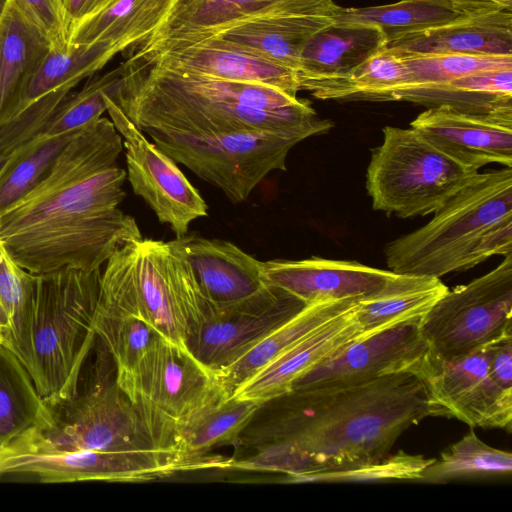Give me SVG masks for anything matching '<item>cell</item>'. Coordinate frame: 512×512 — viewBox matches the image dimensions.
<instances>
[{
	"mask_svg": "<svg viewBox=\"0 0 512 512\" xmlns=\"http://www.w3.org/2000/svg\"><path fill=\"white\" fill-rule=\"evenodd\" d=\"M331 17H299L254 21L215 37L241 52L284 67L296 74L306 42L333 23Z\"/></svg>",
	"mask_w": 512,
	"mask_h": 512,
	"instance_id": "4dcf8cb0",
	"label": "cell"
},
{
	"mask_svg": "<svg viewBox=\"0 0 512 512\" xmlns=\"http://www.w3.org/2000/svg\"><path fill=\"white\" fill-rule=\"evenodd\" d=\"M118 53L120 52L114 45L104 41L67 42L60 47L51 46L25 84L18 104L8 120L52 91L64 86L74 88L80 81L101 70Z\"/></svg>",
	"mask_w": 512,
	"mask_h": 512,
	"instance_id": "1f68e13d",
	"label": "cell"
},
{
	"mask_svg": "<svg viewBox=\"0 0 512 512\" xmlns=\"http://www.w3.org/2000/svg\"><path fill=\"white\" fill-rule=\"evenodd\" d=\"M111 0H59L67 31L75 22L95 13Z\"/></svg>",
	"mask_w": 512,
	"mask_h": 512,
	"instance_id": "7dc6e473",
	"label": "cell"
},
{
	"mask_svg": "<svg viewBox=\"0 0 512 512\" xmlns=\"http://www.w3.org/2000/svg\"><path fill=\"white\" fill-rule=\"evenodd\" d=\"M386 47L394 54L512 56V8L407 34Z\"/></svg>",
	"mask_w": 512,
	"mask_h": 512,
	"instance_id": "cb8c5ba5",
	"label": "cell"
},
{
	"mask_svg": "<svg viewBox=\"0 0 512 512\" xmlns=\"http://www.w3.org/2000/svg\"><path fill=\"white\" fill-rule=\"evenodd\" d=\"M124 76L122 62L112 70L93 77L77 93L68 94L47 123L43 135L54 136L83 128L107 111V99L117 94Z\"/></svg>",
	"mask_w": 512,
	"mask_h": 512,
	"instance_id": "f35d334b",
	"label": "cell"
},
{
	"mask_svg": "<svg viewBox=\"0 0 512 512\" xmlns=\"http://www.w3.org/2000/svg\"><path fill=\"white\" fill-rule=\"evenodd\" d=\"M506 8L512 7L491 0H400L361 8L339 6L333 20L335 23L378 27L388 44L407 34Z\"/></svg>",
	"mask_w": 512,
	"mask_h": 512,
	"instance_id": "d4e9b609",
	"label": "cell"
},
{
	"mask_svg": "<svg viewBox=\"0 0 512 512\" xmlns=\"http://www.w3.org/2000/svg\"><path fill=\"white\" fill-rule=\"evenodd\" d=\"M512 254V167L478 172L424 226L384 248L398 274L442 276Z\"/></svg>",
	"mask_w": 512,
	"mask_h": 512,
	"instance_id": "277c9868",
	"label": "cell"
},
{
	"mask_svg": "<svg viewBox=\"0 0 512 512\" xmlns=\"http://www.w3.org/2000/svg\"><path fill=\"white\" fill-rule=\"evenodd\" d=\"M359 301L261 368L232 395L262 406L290 393L301 376L367 334L356 318Z\"/></svg>",
	"mask_w": 512,
	"mask_h": 512,
	"instance_id": "ffe728a7",
	"label": "cell"
},
{
	"mask_svg": "<svg viewBox=\"0 0 512 512\" xmlns=\"http://www.w3.org/2000/svg\"><path fill=\"white\" fill-rule=\"evenodd\" d=\"M101 273L66 268L34 275L25 325L13 353L50 409L78 393L83 365L97 338Z\"/></svg>",
	"mask_w": 512,
	"mask_h": 512,
	"instance_id": "5b68a950",
	"label": "cell"
},
{
	"mask_svg": "<svg viewBox=\"0 0 512 512\" xmlns=\"http://www.w3.org/2000/svg\"><path fill=\"white\" fill-rule=\"evenodd\" d=\"M428 353L455 360L512 334V254L468 284L448 289L422 316Z\"/></svg>",
	"mask_w": 512,
	"mask_h": 512,
	"instance_id": "30bf717a",
	"label": "cell"
},
{
	"mask_svg": "<svg viewBox=\"0 0 512 512\" xmlns=\"http://www.w3.org/2000/svg\"><path fill=\"white\" fill-rule=\"evenodd\" d=\"M126 51L174 72L265 85L294 97L300 91L294 72L236 50L218 38L149 53Z\"/></svg>",
	"mask_w": 512,
	"mask_h": 512,
	"instance_id": "44dd1931",
	"label": "cell"
},
{
	"mask_svg": "<svg viewBox=\"0 0 512 512\" xmlns=\"http://www.w3.org/2000/svg\"><path fill=\"white\" fill-rule=\"evenodd\" d=\"M218 384L215 372L187 345L161 337L132 377L118 386L137 407L154 445L177 452L173 446L176 423Z\"/></svg>",
	"mask_w": 512,
	"mask_h": 512,
	"instance_id": "7c38bea8",
	"label": "cell"
},
{
	"mask_svg": "<svg viewBox=\"0 0 512 512\" xmlns=\"http://www.w3.org/2000/svg\"><path fill=\"white\" fill-rule=\"evenodd\" d=\"M486 349L491 377L501 388L512 391V334L488 344Z\"/></svg>",
	"mask_w": 512,
	"mask_h": 512,
	"instance_id": "bcb514c9",
	"label": "cell"
},
{
	"mask_svg": "<svg viewBox=\"0 0 512 512\" xmlns=\"http://www.w3.org/2000/svg\"><path fill=\"white\" fill-rule=\"evenodd\" d=\"M491 1L497 2L504 6L512 7V0H491Z\"/></svg>",
	"mask_w": 512,
	"mask_h": 512,
	"instance_id": "c3c4849f",
	"label": "cell"
},
{
	"mask_svg": "<svg viewBox=\"0 0 512 512\" xmlns=\"http://www.w3.org/2000/svg\"><path fill=\"white\" fill-rule=\"evenodd\" d=\"M394 101L427 108L447 105L475 114L512 110V69L476 72L438 84L406 87L395 93Z\"/></svg>",
	"mask_w": 512,
	"mask_h": 512,
	"instance_id": "f1b7e54d",
	"label": "cell"
},
{
	"mask_svg": "<svg viewBox=\"0 0 512 512\" xmlns=\"http://www.w3.org/2000/svg\"><path fill=\"white\" fill-rule=\"evenodd\" d=\"M228 465L245 470L282 473L286 477L319 471L309 457L282 439H272L254 456Z\"/></svg>",
	"mask_w": 512,
	"mask_h": 512,
	"instance_id": "ee69618b",
	"label": "cell"
},
{
	"mask_svg": "<svg viewBox=\"0 0 512 512\" xmlns=\"http://www.w3.org/2000/svg\"><path fill=\"white\" fill-rule=\"evenodd\" d=\"M175 241L190 264L203 295L212 303L241 300L266 284L263 261L232 242L188 234L175 238Z\"/></svg>",
	"mask_w": 512,
	"mask_h": 512,
	"instance_id": "7402d4cb",
	"label": "cell"
},
{
	"mask_svg": "<svg viewBox=\"0 0 512 512\" xmlns=\"http://www.w3.org/2000/svg\"><path fill=\"white\" fill-rule=\"evenodd\" d=\"M338 7L334 0H176L161 26L134 49L149 53L191 45L254 21L333 18Z\"/></svg>",
	"mask_w": 512,
	"mask_h": 512,
	"instance_id": "2e32d148",
	"label": "cell"
},
{
	"mask_svg": "<svg viewBox=\"0 0 512 512\" xmlns=\"http://www.w3.org/2000/svg\"><path fill=\"white\" fill-rule=\"evenodd\" d=\"M206 304L175 239L127 243L101 273L98 309L137 318L172 342L186 345Z\"/></svg>",
	"mask_w": 512,
	"mask_h": 512,
	"instance_id": "8992f818",
	"label": "cell"
},
{
	"mask_svg": "<svg viewBox=\"0 0 512 512\" xmlns=\"http://www.w3.org/2000/svg\"><path fill=\"white\" fill-rule=\"evenodd\" d=\"M387 45L382 31L363 24L331 23L306 42L296 72L300 90L341 78Z\"/></svg>",
	"mask_w": 512,
	"mask_h": 512,
	"instance_id": "484cf974",
	"label": "cell"
},
{
	"mask_svg": "<svg viewBox=\"0 0 512 512\" xmlns=\"http://www.w3.org/2000/svg\"><path fill=\"white\" fill-rule=\"evenodd\" d=\"M7 0H0V16L6 6Z\"/></svg>",
	"mask_w": 512,
	"mask_h": 512,
	"instance_id": "681fc988",
	"label": "cell"
},
{
	"mask_svg": "<svg viewBox=\"0 0 512 512\" xmlns=\"http://www.w3.org/2000/svg\"><path fill=\"white\" fill-rule=\"evenodd\" d=\"M72 88L64 86L44 95L0 126V167L13 151L42 134Z\"/></svg>",
	"mask_w": 512,
	"mask_h": 512,
	"instance_id": "7bdbcfd3",
	"label": "cell"
},
{
	"mask_svg": "<svg viewBox=\"0 0 512 512\" xmlns=\"http://www.w3.org/2000/svg\"><path fill=\"white\" fill-rule=\"evenodd\" d=\"M275 400L280 404L272 439L295 446L318 466L317 472L380 460L410 426L439 416L425 386L409 371L294 390Z\"/></svg>",
	"mask_w": 512,
	"mask_h": 512,
	"instance_id": "7a4b0ae2",
	"label": "cell"
},
{
	"mask_svg": "<svg viewBox=\"0 0 512 512\" xmlns=\"http://www.w3.org/2000/svg\"><path fill=\"white\" fill-rule=\"evenodd\" d=\"M434 460L422 455L398 451L384 458L353 467L324 470L298 476L285 477L288 483L307 482H372L392 480L419 481L423 470Z\"/></svg>",
	"mask_w": 512,
	"mask_h": 512,
	"instance_id": "b9f144b4",
	"label": "cell"
},
{
	"mask_svg": "<svg viewBox=\"0 0 512 512\" xmlns=\"http://www.w3.org/2000/svg\"><path fill=\"white\" fill-rule=\"evenodd\" d=\"M176 0H111L75 22L69 43L109 42L120 53L145 42L167 19Z\"/></svg>",
	"mask_w": 512,
	"mask_h": 512,
	"instance_id": "83f0119b",
	"label": "cell"
},
{
	"mask_svg": "<svg viewBox=\"0 0 512 512\" xmlns=\"http://www.w3.org/2000/svg\"><path fill=\"white\" fill-rule=\"evenodd\" d=\"M34 285V274L18 265L0 242V324L3 345L13 350L25 325Z\"/></svg>",
	"mask_w": 512,
	"mask_h": 512,
	"instance_id": "60d3db41",
	"label": "cell"
},
{
	"mask_svg": "<svg viewBox=\"0 0 512 512\" xmlns=\"http://www.w3.org/2000/svg\"><path fill=\"white\" fill-rule=\"evenodd\" d=\"M122 151L114 124L100 117L0 216V242L18 265L34 275L101 269L117 249L142 239L135 219L118 208L126 195Z\"/></svg>",
	"mask_w": 512,
	"mask_h": 512,
	"instance_id": "6da1fadb",
	"label": "cell"
},
{
	"mask_svg": "<svg viewBox=\"0 0 512 512\" xmlns=\"http://www.w3.org/2000/svg\"><path fill=\"white\" fill-rule=\"evenodd\" d=\"M448 290L440 278L396 274L377 295L360 300L356 318L364 333L423 316Z\"/></svg>",
	"mask_w": 512,
	"mask_h": 512,
	"instance_id": "d6a6232c",
	"label": "cell"
},
{
	"mask_svg": "<svg viewBox=\"0 0 512 512\" xmlns=\"http://www.w3.org/2000/svg\"><path fill=\"white\" fill-rule=\"evenodd\" d=\"M48 37L52 47L67 43V27L59 0H12Z\"/></svg>",
	"mask_w": 512,
	"mask_h": 512,
	"instance_id": "f6af8a7d",
	"label": "cell"
},
{
	"mask_svg": "<svg viewBox=\"0 0 512 512\" xmlns=\"http://www.w3.org/2000/svg\"><path fill=\"white\" fill-rule=\"evenodd\" d=\"M94 327L114 363L119 386L132 377L145 355L161 338L152 327L137 318L97 307Z\"/></svg>",
	"mask_w": 512,
	"mask_h": 512,
	"instance_id": "74e56055",
	"label": "cell"
},
{
	"mask_svg": "<svg viewBox=\"0 0 512 512\" xmlns=\"http://www.w3.org/2000/svg\"><path fill=\"white\" fill-rule=\"evenodd\" d=\"M359 299H343L307 305L293 318L260 339L229 365L216 371L221 386L231 394L257 371L299 340L352 308Z\"/></svg>",
	"mask_w": 512,
	"mask_h": 512,
	"instance_id": "f546056e",
	"label": "cell"
},
{
	"mask_svg": "<svg viewBox=\"0 0 512 512\" xmlns=\"http://www.w3.org/2000/svg\"><path fill=\"white\" fill-rule=\"evenodd\" d=\"M123 82L113 100L137 128H211L223 132L272 133L305 140L334 126L310 102L264 110L268 89L237 82L174 72L125 51Z\"/></svg>",
	"mask_w": 512,
	"mask_h": 512,
	"instance_id": "3957f363",
	"label": "cell"
},
{
	"mask_svg": "<svg viewBox=\"0 0 512 512\" xmlns=\"http://www.w3.org/2000/svg\"><path fill=\"white\" fill-rule=\"evenodd\" d=\"M139 130L175 162L220 189L233 203L246 201L272 171L286 170L288 153L303 141L289 135L207 128L145 126Z\"/></svg>",
	"mask_w": 512,
	"mask_h": 512,
	"instance_id": "ba28073f",
	"label": "cell"
},
{
	"mask_svg": "<svg viewBox=\"0 0 512 512\" xmlns=\"http://www.w3.org/2000/svg\"><path fill=\"white\" fill-rule=\"evenodd\" d=\"M306 306L296 296L268 283L235 302L216 304L207 300L204 316L186 345L201 363L216 372Z\"/></svg>",
	"mask_w": 512,
	"mask_h": 512,
	"instance_id": "4fadbf2b",
	"label": "cell"
},
{
	"mask_svg": "<svg viewBox=\"0 0 512 512\" xmlns=\"http://www.w3.org/2000/svg\"><path fill=\"white\" fill-rule=\"evenodd\" d=\"M395 55L402 60L407 71V81L400 89L438 84L476 72L512 69V56L467 54Z\"/></svg>",
	"mask_w": 512,
	"mask_h": 512,
	"instance_id": "ab89813d",
	"label": "cell"
},
{
	"mask_svg": "<svg viewBox=\"0 0 512 512\" xmlns=\"http://www.w3.org/2000/svg\"><path fill=\"white\" fill-rule=\"evenodd\" d=\"M4 343V336H3V332H2V328H1V324H0V345H3Z\"/></svg>",
	"mask_w": 512,
	"mask_h": 512,
	"instance_id": "f907efd6",
	"label": "cell"
},
{
	"mask_svg": "<svg viewBox=\"0 0 512 512\" xmlns=\"http://www.w3.org/2000/svg\"><path fill=\"white\" fill-rule=\"evenodd\" d=\"M50 47L44 32L7 0L0 16V126L12 116L25 84Z\"/></svg>",
	"mask_w": 512,
	"mask_h": 512,
	"instance_id": "4316f807",
	"label": "cell"
},
{
	"mask_svg": "<svg viewBox=\"0 0 512 512\" xmlns=\"http://www.w3.org/2000/svg\"><path fill=\"white\" fill-rule=\"evenodd\" d=\"M187 470H193V466L175 451L63 449L51 444L38 427H32L0 446V476L32 475L42 483L145 482Z\"/></svg>",
	"mask_w": 512,
	"mask_h": 512,
	"instance_id": "9c48e42d",
	"label": "cell"
},
{
	"mask_svg": "<svg viewBox=\"0 0 512 512\" xmlns=\"http://www.w3.org/2000/svg\"><path fill=\"white\" fill-rule=\"evenodd\" d=\"M397 273L357 261L311 257L301 260L263 261V279L305 304L359 299L381 292Z\"/></svg>",
	"mask_w": 512,
	"mask_h": 512,
	"instance_id": "d6986e66",
	"label": "cell"
},
{
	"mask_svg": "<svg viewBox=\"0 0 512 512\" xmlns=\"http://www.w3.org/2000/svg\"><path fill=\"white\" fill-rule=\"evenodd\" d=\"M407 81L402 60L386 46L347 75L306 86L315 98L342 101H394Z\"/></svg>",
	"mask_w": 512,
	"mask_h": 512,
	"instance_id": "e575fe53",
	"label": "cell"
},
{
	"mask_svg": "<svg viewBox=\"0 0 512 512\" xmlns=\"http://www.w3.org/2000/svg\"><path fill=\"white\" fill-rule=\"evenodd\" d=\"M260 407L234 397L219 383L176 423L174 449L196 469L218 464L204 455L235 441Z\"/></svg>",
	"mask_w": 512,
	"mask_h": 512,
	"instance_id": "603a6c76",
	"label": "cell"
},
{
	"mask_svg": "<svg viewBox=\"0 0 512 512\" xmlns=\"http://www.w3.org/2000/svg\"><path fill=\"white\" fill-rule=\"evenodd\" d=\"M83 128L54 136L39 134L9 155L0 167V216L40 181Z\"/></svg>",
	"mask_w": 512,
	"mask_h": 512,
	"instance_id": "d590c367",
	"label": "cell"
},
{
	"mask_svg": "<svg viewBox=\"0 0 512 512\" xmlns=\"http://www.w3.org/2000/svg\"><path fill=\"white\" fill-rule=\"evenodd\" d=\"M410 127L467 168L512 167V110L475 114L439 105L420 113Z\"/></svg>",
	"mask_w": 512,
	"mask_h": 512,
	"instance_id": "ac0fdd59",
	"label": "cell"
},
{
	"mask_svg": "<svg viewBox=\"0 0 512 512\" xmlns=\"http://www.w3.org/2000/svg\"><path fill=\"white\" fill-rule=\"evenodd\" d=\"M52 423V410L24 365L11 350L0 345V446L32 427L45 430Z\"/></svg>",
	"mask_w": 512,
	"mask_h": 512,
	"instance_id": "836d02e7",
	"label": "cell"
},
{
	"mask_svg": "<svg viewBox=\"0 0 512 512\" xmlns=\"http://www.w3.org/2000/svg\"><path fill=\"white\" fill-rule=\"evenodd\" d=\"M421 318L413 317L361 336L301 376L292 391L356 384L410 372L428 352L420 332Z\"/></svg>",
	"mask_w": 512,
	"mask_h": 512,
	"instance_id": "e0dca14e",
	"label": "cell"
},
{
	"mask_svg": "<svg viewBox=\"0 0 512 512\" xmlns=\"http://www.w3.org/2000/svg\"><path fill=\"white\" fill-rule=\"evenodd\" d=\"M479 171L436 148L418 131L386 126L371 152L366 188L372 208L400 218L433 214Z\"/></svg>",
	"mask_w": 512,
	"mask_h": 512,
	"instance_id": "52a82bcc",
	"label": "cell"
},
{
	"mask_svg": "<svg viewBox=\"0 0 512 512\" xmlns=\"http://www.w3.org/2000/svg\"><path fill=\"white\" fill-rule=\"evenodd\" d=\"M101 343L89 385L51 409L53 423L41 430L58 448L101 452L157 448L135 404L118 386ZM162 450V449H161Z\"/></svg>",
	"mask_w": 512,
	"mask_h": 512,
	"instance_id": "8fae6325",
	"label": "cell"
},
{
	"mask_svg": "<svg viewBox=\"0 0 512 512\" xmlns=\"http://www.w3.org/2000/svg\"><path fill=\"white\" fill-rule=\"evenodd\" d=\"M512 472V454L493 448L470 431L444 450L423 470L419 481L446 483L456 479L507 476Z\"/></svg>",
	"mask_w": 512,
	"mask_h": 512,
	"instance_id": "8d00e7d4",
	"label": "cell"
},
{
	"mask_svg": "<svg viewBox=\"0 0 512 512\" xmlns=\"http://www.w3.org/2000/svg\"><path fill=\"white\" fill-rule=\"evenodd\" d=\"M112 98L107 99V111L122 137L126 174L133 192L161 223L169 225L176 238L185 236L194 220L207 216L205 200L177 162L149 141Z\"/></svg>",
	"mask_w": 512,
	"mask_h": 512,
	"instance_id": "5bb4252c",
	"label": "cell"
},
{
	"mask_svg": "<svg viewBox=\"0 0 512 512\" xmlns=\"http://www.w3.org/2000/svg\"><path fill=\"white\" fill-rule=\"evenodd\" d=\"M423 383L439 416L471 427L512 430V391L501 388L489 372L486 346L455 360L428 352L411 369Z\"/></svg>",
	"mask_w": 512,
	"mask_h": 512,
	"instance_id": "9a60e30c",
	"label": "cell"
}]
</instances>
